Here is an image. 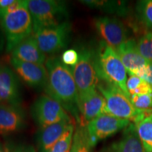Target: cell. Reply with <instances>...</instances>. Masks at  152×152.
<instances>
[{
  "label": "cell",
  "mask_w": 152,
  "mask_h": 152,
  "mask_svg": "<svg viewBox=\"0 0 152 152\" xmlns=\"http://www.w3.org/2000/svg\"><path fill=\"white\" fill-rule=\"evenodd\" d=\"M0 152H8L7 147H4L1 142H0Z\"/></svg>",
  "instance_id": "f546056e"
},
{
  "label": "cell",
  "mask_w": 152,
  "mask_h": 152,
  "mask_svg": "<svg viewBox=\"0 0 152 152\" xmlns=\"http://www.w3.org/2000/svg\"><path fill=\"white\" fill-rule=\"evenodd\" d=\"M94 28L103 41L116 50L128 39V30L125 24L116 18L102 16L94 20Z\"/></svg>",
  "instance_id": "30bf717a"
},
{
  "label": "cell",
  "mask_w": 152,
  "mask_h": 152,
  "mask_svg": "<svg viewBox=\"0 0 152 152\" xmlns=\"http://www.w3.org/2000/svg\"><path fill=\"white\" fill-rule=\"evenodd\" d=\"M10 64L15 73L28 86L35 89H45L47 80L45 66L25 62L10 57Z\"/></svg>",
  "instance_id": "8fae6325"
},
{
  "label": "cell",
  "mask_w": 152,
  "mask_h": 152,
  "mask_svg": "<svg viewBox=\"0 0 152 152\" xmlns=\"http://www.w3.org/2000/svg\"><path fill=\"white\" fill-rule=\"evenodd\" d=\"M11 58L25 62L43 65L47 61V56L38 45L33 35L28 37L15 47L11 52Z\"/></svg>",
  "instance_id": "e0dca14e"
},
{
  "label": "cell",
  "mask_w": 152,
  "mask_h": 152,
  "mask_svg": "<svg viewBox=\"0 0 152 152\" xmlns=\"http://www.w3.org/2000/svg\"><path fill=\"white\" fill-rule=\"evenodd\" d=\"M25 124L26 115L20 106L0 104V135L20 130Z\"/></svg>",
  "instance_id": "9a60e30c"
},
{
  "label": "cell",
  "mask_w": 152,
  "mask_h": 152,
  "mask_svg": "<svg viewBox=\"0 0 152 152\" xmlns=\"http://www.w3.org/2000/svg\"><path fill=\"white\" fill-rule=\"evenodd\" d=\"M96 89L105 99L107 112L110 115L134 123L147 115L146 112L135 109L130 99L115 85L99 80Z\"/></svg>",
  "instance_id": "5b68a950"
},
{
  "label": "cell",
  "mask_w": 152,
  "mask_h": 152,
  "mask_svg": "<svg viewBox=\"0 0 152 152\" xmlns=\"http://www.w3.org/2000/svg\"><path fill=\"white\" fill-rule=\"evenodd\" d=\"M99 152H146L136 126L130 123L123 130L121 137L117 141L102 148Z\"/></svg>",
  "instance_id": "2e32d148"
},
{
  "label": "cell",
  "mask_w": 152,
  "mask_h": 152,
  "mask_svg": "<svg viewBox=\"0 0 152 152\" xmlns=\"http://www.w3.org/2000/svg\"><path fill=\"white\" fill-rule=\"evenodd\" d=\"M28 9L33 20V33L68 20L65 1L56 0H28Z\"/></svg>",
  "instance_id": "277c9868"
},
{
  "label": "cell",
  "mask_w": 152,
  "mask_h": 152,
  "mask_svg": "<svg viewBox=\"0 0 152 152\" xmlns=\"http://www.w3.org/2000/svg\"><path fill=\"white\" fill-rule=\"evenodd\" d=\"M77 52L78 61L71 68L80 96L96 90L99 77L96 69V49L87 45H81Z\"/></svg>",
  "instance_id": "8992f818"
},
{
  "label": "cell",
  "mask_w": 152,
  "mask_h": 152,
  "mask_svg": "<svg viewBox=\"0 0 152 152\" xmlns=\"http://www.w3.org/2000/svg\"><path fill=\"white\" fill-rule=\"evenodd\" d=\"M68 152H70V151H68Z\"/></svg>",
  "instance_id": "4dcf8cb0"
},
{
  "label": "cell",
  "mask_w": 152,
  "mask_h": 152,
  "mask_svg": "<svg viewBox=\"0 0 152 152\" xmlns=\"http://www.w3.org/2000/svg\"><path fill=\"white\" fill-rule=\"evenodd\" d=\"M129 75H137L149 63L140 54L137 42L128 39L115 50Z\"/></svg>",
  "instance_id": "5bb4252c"
},
{
  "label": "cell",
  "mask_w": 152,
  "mask_h": 152,
  "mask_svg": "<svg viewBox=\"0 0 152 152\" xmlns=\"http://www.w3.org/2000/svg\"><path fill=\"white\" fill-rule=\"evenodd\" d=\"M78 108L80 115L79 125L85 127L96 117L108 113L105 99L97 89L78 96Z\"/></svg>",
  "instance_id": "4fadbf2b"
},
{
  "label": "cell",
  "mask_w": 152,
  "mask_h": 152,
  "mask_svg": "<svg viewBox=\"0 0 152 152\" xmlns=\"http://www.w3.org/2000/svg\"><path fill=\"white\" fill-rule=\"evenodd\" d=\"M136 10L140 20L152 30V0H142L137 3Z\"/></svg>",
  "instance_id": "7402d4cb"
},
{
  "label": "cell",
  "mask_w": 152,
  "mask_h": 152,
  "mask_svg": "<svg viewBox=\"0 0 152 152\" xmlns=\"http://www.w3.org/2000/svg\"><path fill=\"white\" fill-rule=\"evenodd\" d=\"M21 91L19 77L7 66H0V104L20 106Z\"/></svg>",
  "instance_id": "7c38bea8"
},
{
  "label": "cell",
  "mask_w": 152,
  "mask_h": 152,
  "mask_svg": "<svg viewBox=\"0 0 152 152\" xmlns=\"http://www.w3.org/2000/svg\"><path fill=\"white\" fill-rule=\"evenodd\" d=\"M30 113L41 128L71 118L58 102L47 94L42 95L35 101L30 107Z\"/></svg>",
  "instance_id": "ba28073f"
},
{
  "label": "cell",
  "mask_w": 152,
  "mask_h": 152,
  "mask_svg": "<svg viewBox=\"0 0 152 152\" xmlns=\"http://www.w3.org/2000/svg\"><path fill=\"white\" fill-rule=\"evenodd\" d=\"M146 152H152V113L134 123Z\"/></svg>",
  "instance_id": "ffe728a7"
},
{
  "label": "cell",
  "mask_w": 152,
  "mask_h": 152,
  "mask_svg": "<svg viewBox=\"0 0 152 152\" xmlns=\"http://www.w3.org/2000/svg\"><path fill=\"white\" fill-rule=\"evenodd\" d=\"M96 69L99 80L118 87L130 99L126 86L128 72L115 51L103 40L96 49Z\"/></svg>",
  "instance_id": "7a4b0ae2"
},
{
  "label": "cell",
  "mask_w": 152,
  "mask_h": 152,
  "mask_svg": "<svg viewBox=\"0 0 152 152\" xmlns=\"http://www.w3.org/2000/svg\"><path fill=\"white\" fill-rule=\"evenodd\" d=\"M83 4L92 9L115 14L120 16H127L129 12L128 3L124 1H99V0H83Z\"/></svg>",
  "instance_id": "d6986e66"
},
{
  "label": "cell",
  "mask_w": 152,
  "mask_h": 152,
  "mask_svg": "<svg viewBox=\"0 0 152 152\" xmlns=\"http://www.w3.org/2000/svg\"><path fill=\"white\" fill-rule=\"evenodd\" d=\"M130 101L134 107L140 111L146 112L151 111L152 93L144 94L131 95Z\"/></svg>",
  "instance_id": "d4e9b609"
},
{
  "label": "cell",
  "mask_w": 152,
  "mask_h": 152,
  "mask_svg": "<svg viewBox=\"0 0 152 152\" xmlns=\"http://www.w3.org/2000/svg\"><path fill=\"white\" fill-rule=\"evenodd\" d=\"M4 48H6V38L3 30L0 26V55L2 54Z\"/></svg>",
  "instance_id": "f1b7e54d"
},
{
  "label": "cell",
  "mask_w": 152,
  "mask_h": 152,
  "mask_svg": "<svg viewBox=\"0 0 152 152\" xmlns=\"http://www.w3.org/2000/svg\"><path fill=\"white\" fill-rule=\"evenodd\" d=\"M140 54L147 61L152 62V32L145 33L137 42Z\"/></svg>",
  "instance_id": "cb8c5ba5"
},
{
  "label": "cell",
  "mask_w": 152,
  "mask_h": 152,
  "mask_svg": "<svg viewBox=\"0 0 152 152\" xmlns=\"http://www.w3.org/2000/svg\"><path fill=\"white\" fill-rule=\"evenodd\" d=\"M137 76L152 85V62H149Z\"/></svg>",
  "instance_id": "4316f807"
},
{
  "label": "cell",
  "mask_w": 152,
  "mask_h": 152,
  "mask_svg": "<svg viewBox=\"0 0 152 152\" xmlns=\"http://www.w3.org/2000/svg\"><path fill=\"white\" fill-rule=\"evenodd\" d=\"M61 59L66 66H69L71 68L73 67L77 64L79 59V54L77 50L75 49H66L62 54Z\"/></svg>",
  "instance_id": "484cf974"
},
{
  "label": "cell",
  "mask_w": 152,
  "mask_h": 152,
  "mask_svg": "<svg viewBox=\"0 0 152 152\" xmlns=\"http://www.w3.org/2000/svg\"><path fill=\"white\" fill-rule=\"evenodd\" d=\"M130 121L108 113H104L92 120L86 126L87 132L92 147L99 140L109 137L130 124Z\"/></svg>",
  "instance_id": "9c48e42d"
},
{
  "label": "cell",
  "mask_w": 152,
  "mask_h": 152,
  "mask_svg": "<svg viewBox=\"0 0 152 152\" xmlns=\"http://www.w3.org/2000/svg\"><path fill=\"white\" fill-rule=\"evenodd\" d=\"M92 148L86 127L79 125L74 132L70 152H92Z\"/></svg>",
  "instance_id": "44dd1931"
},
{
  "label": "cell",
  "mask_w": 152,
  "mask_h": 152,
  "mask_svg": "<svg viewBox=\"0 0 152 152\" xmlns=\"http://www.w3.org/2000/svg\"><path fill=\"white\" fill-rule=\"evenodd\" d=\"M73 125L71 118L41 128L37 139L39 152H48Z\"/></svg>",
  "instance_id": "ac0fdd59"
},
{
  "label": "cell",
  "mask_w": 152,
  "mask_h": 152,
  "mask_svg": "<svg viewBox=\"0 0 152 152\" xmlns=\"http://www.w3.org/2000/svg\"><path fill=\"white\" fill-rule=\"evenodd\" d=\"M71 31V23L68 20L57 26L38 30L34 32L33 36L45 54L54 55L67 47Z\"/></svg>",
  "instance_id": "52a82bcc"
},
{
  "label": "cell",
  "mask_w": 152,
  "mask_h": 152,
  "mask_svg": "<svg viewBox=\"0 0 152 152\" xmlns=\"http://www.w3.org/2000/svg\"><path fill=\"white\" fill-rule=\"evenodd\" d=\"M28 1L16 11L0 19V26L6 38V51L11 52L33 33V20L28 9Z\"/></svg>",
  "instance_id": "3957f363"
},
{
  "label": "cell",
  "mask_w": 152,
  "mask_h": 152,
  "mask_svg": "<svg viewBox=\"0 0 152 152\" xmlns=\"http://www.w3.org/2000/svg\"><path fill=\"white\" fill-rule=\"evenodd\" d=\"M45 67L47 71L46 94L58 102L80 123L78 91L71 67L66 66L56 56L49 57Z\"/></svg>",
  "instance_id": "6da1fadb"
},
{
  "label": "cell",
  "mask_w": 152,
  "mask_h": 152,
  "mask_svg": "<svg viewBox=\"0 0 152 152\" xmlns=\"http://www.w3.org/2000/svg\"><path fill=\"white\" fill-rule=\"evenodd\" d=\"M8 152H36L33 146L30 144H18L11 148L7 147Z\"/></svg>",
  "instance_id": "83f0119b"
},
{
  "label": "cell",
  "mask_w": 152,
  "mask_h": 152,
  "mask_svg": "<svg viewBox=\"0 0 152 152\" xmlns=\"http://www.w3.org/2000/svg\"><path fill=\"white\" fill-rule=\"evenodd\" d=\"M74 125L70 128L48 152H68L71 150L74 134Z\"/></svg>",
  "instance_id": "603a6c76"
}]
</instances>
